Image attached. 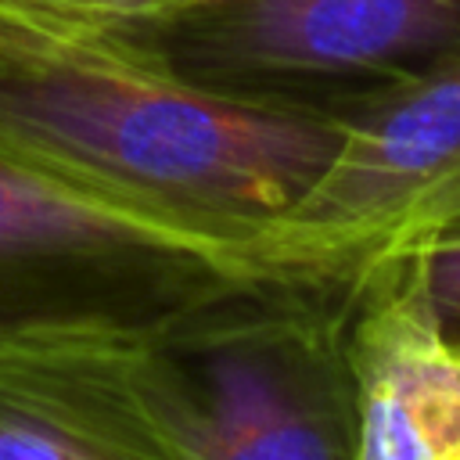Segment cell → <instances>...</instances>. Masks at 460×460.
<instances>
[{
    "label": "cell",
    "instance_id": "cell-1",
    "mask_svg": "<svg viewBox=\"0 0 460 460\" xmlns=\"http://www.w3.org/2000/svg\"><path fill=\"white\" fill-rule=\"evenodd\" d=\"M341 137V115L208 90L122 32L0 14V147L129 212L284 259Z\"/></svg>",
    "mask_w": 460,
    "mask_h": 460
},
{
    "label": "cell",
    "instance_id": "cell-2",
    "mask_svg": "<svg viewBox=\"0 0 460 460\" xmlns=\"http://www.w3.org/2000/svg\"><path fill=\"white\" fill-rule=\"evenodd\" d=\"M370 262H270L122 345L176 460H352L349 323Z\"/></svg>",
    "mask_w": 460,
    "mask_h": 460
},
{
    "label": "cell",
    "instance_id": "cell-3",
    "mask_svg": "<svg viewBox=\"0 0 460 460\" xmlns=\"http://www.w3.org/2000/svg\"><path fill=\"white\" fill-rule=\"evenodd\" d=\"M284 262L97 198L0 147V356L129 345Z\"/></svg>",
    "mask_w": 460,
    "mask_h": 460
},
{
    "label": "cell",
    "instance_id": "cell-4",
    "mask_svg": "<svg viewBox=\"0 0 460 460\" xmlns=\"http://www.w3.org/2000/svg\"><path fill=\"white\" fill-rule=\"evenodd\" d=\"M122 36L208 90L345 119L460 58V0L180 4Z\"/></svg>",
    "mask_w": 460,
    "mask_h": 460
},
{
    "label": "cell",
    "instance_id": "cell-5",
    "mask_svg": "<svg viewBox=\"0 0 460 460\" xmlns=\"http://www.w3.org/2000/svg\"><path fill=\"white\" fill-rule=\"evenodd\" d=\"M460 223V58L345 115L316 187L280 223L291 262H370Z\"/></svg>",
    "mask_w": 460,
    "mask_h": 460
},
{
    "label": "cell",
    "instance_id": "cell-6",
    "mask_svg": "<svg viewBox=\"0 0 460 460\" xmlns=\"http://www.w3.org/2000/svg\"><path fill=\"white\" fill-rule=\"evenodd\" d=\"M359 438L352 460H460V345L417 252L377 255L349 323Z\"/></svg>",
    "mask_w": 460,
    "mask_h": 460
},
{
    "label": "cell",
    "instance_id": "cell-7",
    "mask_svg": "<svg viewBox=\"0 0 460 460\" xmlns=\"http://www.w3.org/2000/svg\"><path fill=\"white\" fill-rule=\"evenodd\" d=\"M0 460H176L122 345L0 356Z\"/></svg>",
    "mask_w": 460,
    "mask_h": 460
},
{
    "label": "cell",
    "instance_id": "cell-8",
    "mask_svg": "<svg viewBox=\"0 0 460 460\" xmlns=\"http://www.w3.org/2000/svg\"><path fill=\"white\" fill-rule=\"evenodd\" d=\"M187 0H0V14L93 32H133Z\"/></svg>",
    "mask_w": 460,
    "mask_h": 460
},
{
    "label": "cell",
    "instance_id": "cell-9",
    "mask_svg": "<svg viewBox=\"0 0 460 460\" xmlns=\"http://www.w3.org/2000/svg\"><path fill=\"white\" fill-rule=\"evenodd\" d=\"M410 252H417L424 284H428V298H431L442 327L449 331V323H460V223H449V226L413 241Z\"/></svg>",
    "mask_w": 460,
    "mask_h": 460
},
{
    "label": "cell",
    "instance_id": "cell-10",
    "mask_svg": "<svg viewBox=\"0 0 460 460\" xmlns=\"http://www.w3.org/2000/svg\"><path fill=\"white\" fill-rule=\"evenodd\" d=\"M187 4H219V0H187Z\"/></svg>",
    "mask_w": 460,
    "mask_h": 460
}]
</instances>
